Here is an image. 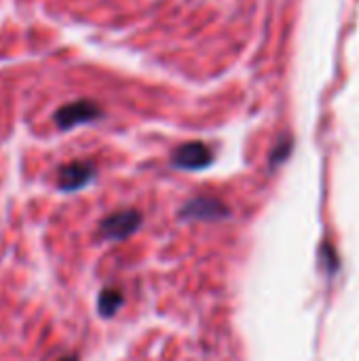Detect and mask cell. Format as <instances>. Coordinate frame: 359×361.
I'll return each instance as SVG.
<instances>
[{"label":"cell","instance_id":"obj_1","mask_svg":"<svg viewBox=\"0 0 359 361\" xmlns=\"http://www.w3.org/2000/svg\"><path fill=\"white\" fill-rule=\"evenodd\" d=\"M142 222H144L142 212L127 207V209H118V212L106 216L99 222L97 231H99V237L104 241H125L140 231Z\"/></svg>","mask_w":359,"mask_h":361},{"label":"cell","instance_id":"obj_2","mask_svg":"<svg viewBox=\"0 0 359 361\" xmlns=\"http://www.w3.org/2000/svg\"><path fill=\"white\" fill-rule=\"evenodd\" d=\"M53 118H55L57 129L70 131L78 125H87V123H95V121L104 118V110L93 99L83 97V99H76V102H70V104H63L61 108H57Z\"/></svg>","mask_w":359,"mask_h":361},{"label":"cell","instance_id":"obj_3","mask_svg":"<svg viewBox=\"0 0 359 361\" xmlns=\"http://www.w3.org/2000/svg\"><path fill=\"white\" fill-rule=\"evenodd\" d=\"M214 161H216V154H214L212 146H207L205 142H199V140L184 142L171 152V165L176 169H184V171L207 169Z\"/></svg>","mask_w":359,"mask_h":361},{"label":"cell","instance_id":"obj_4","mask_svg":"<svg viewBox=\"0 0 359 361\" xmlns=\"http://www.w3.org/2000/svg\"><path fill=\"white\" fill-rule=\"evenodd\" d=\"M178 216L182 220H205V222H216V220H224L231 216L229 205L212 195H201V197H193L190 201H186Z\"/></svg>","mask_w":359,"mask_h":361},{"label":"cell","instance_id":"obj_5","mask_svg":"<svg viewBox=\"0 0 359 361\" xmlns=\"http://www.w3.org/2000/svg\"><path fill=\"white\" fill-rule=\"evenodd\" d=\"M97 178V167L91 161H70L57 169V188L61 192H76Z\"/></svg>","mask_w":359,"mask_h":361},{"label":"cell","instance_id":"obj_6","mask_svg":"<svg viewBox=\"0 0 359 361\" xmlns=\"http://www.w3.org/2000/svg\"><path fill=\"white\" fill-rule=\"evenodd\" d=\"M123 302H125V296L118 288H104L97 298V311L102 317L110 319L116 315V311L123 307Z\"/></svg>","mask_w":359,"mask_h":361},{"label":"cell","instance_id":"obj_7","mask_svg":"<svg viewBox=\"0 0 359 361\" xmlns=\"http://www.w3.org/2000/svg\"><path fill=\"white\" fill-rule=\"evenodd\" d=\"M290 150H292V140H290V137L279 140L277 146H275L273 152H271V167H277L279 163H284V161L290 157Z\"/></svg>","mask_w":359,"mask_h":361},{"label":"cell","instance_id":"obj_8","mask_svg":"<svg viewBox=\"0 0 359 361\" xmlns=\"http://www.w3.org/2000/svg\"><path fill=\"white\" fill-rule=\"evenodd\" d=\"M59 361H78V355H66V357H61Z\"/></svg>","mask_w":359,"mask_h":361}]
</instances>
